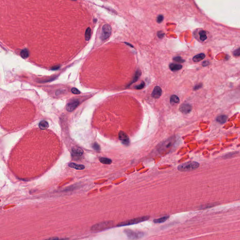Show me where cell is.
I'll use <instances>...</instances> for the list:
<instances>
[{
	"label": "cell",
	"mask_w": 240,
	"mask_h": 240,
	"mask_svg": "<svg viewBox=\"0 0 240 240\" xmlns=\"http://www.w3.org/2000/svg\"><path fill=\"white\" fill-rule=\"evenodd\" d=\"M180 110L183 114H188L191 111L192 106L189 104H183L180 106Z\"/></svg>",
	"instance_id": "obj_9"
},
{
	"label": "cell",
	"mask_w": 240,
	"mask_h": 240,
	"mask_svg": "<svg viewBox=\"0 0 240 240\" xmlns=\"http://www.w3.org/2000/svg\"><path fill=\"white\" fill-rule=\"evenodd\" d=\"M144 86H145V83H144V82H142L141 83H140L139 85L137 86L135 88V89H137V90H141V89L144 88Z\"/></svg>",
	"instance_id": "obj_26"
},
{
	"label": "cell",
	"mask_w": 240,
	"mask_h": 240,
	"mask_svg": "<svg viewBox=\"0 0 240 240\" xmlns=\"http://www.w3.org/2000/svg\"><path fill=\"white\" fill-rule=\"evenodd\" d=\"M72 152L74 155L76 156H80L83 154V150L79 147H74L72 149Z\"/></svg>",
	"instance_id": "obj_12"
},
{
	"label": "cell",
	"mask_w": 240,
	"mask_h": 240,
	"mask_svg": "<svg viewBox=\"0 0 240 240\" xmlns=\"http://www.w3.org/2000/svg\"><path fill=\"white\" fill-rule=\"evenodd\" d=\"M113 221H106L101 222L97 223L94 224L91 228V231L92 232H98L99 231H102L106 230L113 227Z\"/></svg>",
	"instance_id": "obj_1"
},
{
	"label": "cell",
	"mask_w": 240,
	"mask_h": 240,
	"mask_svg": "<svg viewBox=\"0 0 240 240\" xmlns=\"http://www.w3.org/2000/svg\"><path fill=\"white\" fill-rule=\"evenodd\" d=\"M68 166L71 168L78 170H83L85 168V167L83 165L76 164L74 163H71L68 165Z\"/></svg>",
	"instance_id": "obj_15"
},
{
	"label": "cell",
	"mask_w": 240,
	"mask_h": 240,
	"mask_svg": "<svg viewBox=\"0 0 240 240\" xmlns=\"http://www.w3.org/2000/svg\"><path fill=\"white\" fill-rule=\"evenodd\" d=\"M71 91L74 94H80V91L76 88H72L71 89Z\"/></svg>",
	"instance_id": "obj_28"
},
{
	"label": "cell",
	"mask_w": 240,
	"mask_h": 240,
	"mask_svg": "<svg viewBox=\"0 0 240 240\" xmlns=\"http://www.w3.org/2000/svg\"><path fill=\"white\" fill-rule=\"evenodd\" d=\"M21 56L23 58H28L29 56V52L27 49H25L21 51Z\"/></svg>",
	"instance_id": "obj_23"
},
{
	"label": "cell",
	"mask_w": 240,
	"mask_h": 240,
	"mask_svg": "<svg viewBox=\"0 0 240 240\" xmlns=\"http://www.w3.org/2000/svg\"><path fill=\"white\" fill-rule=\"evenodd\" d=\"M210 64V63L208 61H204L202 63V65L203 66H208V65H209Z\"/></svg>",
	"instance_id": "obj_32"
},
{
	"label": "cell",
	"mask_w": 240,
	"mask_h": 240,
	"mask_svg": "<svg viewBox=\"0 0 240 240\" xmlns=\"http://www.w3.org/2000/svg\"><path fill=\"white\" fill-rule=\"evenodd\" d=\"M92 147L95 150H96L97 151H100V146L99 145V144H97V143H94L93 145H92Z\"/></svg>",
	"instance_id": "obj_25"
},
{
	"label": "cell",
	"mask_w": 240,
	"mask_h": 240,
	"mask_svg": "<svg viewBox=\"0 0 240 240\" xmlns=\"http://www.w3.org/2000/svg\"><path fill=\"white\" fill-rule=\"evenodd\" d=\"M157 35L159 37V38H163V37L164 36L165 34L161 31H160L158 33Z\"/></svg>",
	"instance_id": "obj_30"
},
{
	"label": "cell",
	"mask_w": 240,
	"mask_h": 240,
	"mask_svg": "<svg viewBox=\"0 0 240 240\" xmlns=\"http://www.w3.org/2000/svg\"><path fill=\"white\" fill-rule=\"evenodd\" d=\"M164 20V17L162 15H159L157 18V22L158 23H161Z\"/></svg>",
	"instance_id": "obj_27"
},
{
	"label": "cell",
	"mask_w": 240,
	"mask_h": 240,
	"mask_svg": "<svg viewBox=\"0 0 240 240\" xmlns=\"http://www.w3.org/2000/svg\"><path fill=\"white\" fill-rule=\"evenodd\" d=\"M125 43L126 44H127V45H128V46H130V47H131L132 48H133V46H132V45H131V44H129V43H127V42H125Z\"/></svg>",
	"instance_id": "obj_35"
},
{
	"label": "cell",
	"mask_w": 240,
	"mask_h": 240,
	"mask_svg": "<svg viewBox=\"0 0 240 240\" xmlns=\"http://www.w3.org/2000/svg\"><path fill=\"white\" fill-rule=\"evenodd\" d=\"M233 54L235 56H237V57L239 56L240 55V48H238L237 50L235 51L233 53Z\"/></svg>",
	"instance_id": "obj_29"
},
{
	"label": "cell",
	"mask_w": 240,
	"mask_h": 240,
	"mask_svg": "<svg viewBox=\"0 0 240 240\" xmlns=\"http://www.w3.org/2000/svg\"><path fill=\"white\" fill-rule=\"evenodd\" d=\"M124 232L129 240H137L143 237L144 235V233L143 232L136 231L129 229H125Z\"/></svg>",
	"instance_id": "obj_4"
},
{
	"label": "cell",
	"mask_w": 240,
	"mask_h": 240,
	"mask_svg": "<svg viewBox=\"0 0 240 240\" xmlns=\"http://www.w3.org/2000/svg\"><path fill=\"white\" fill-rule=\"evenodd\" d=\"M202 84H201H201H197V85H196V86H195L194 90H198V89L200 88L201 87H202Z\"/></svg>",
	"instance_id": "obj_31"
},
{
	"label": "cell",
	"mask_w": 240,
	"mask_h": 240,
	"mask_svg": "<svg viewBox=\"0 0 240 240\" xmlns=\"http://www.w3.org/2000/svg\"><path fill=\"white\" fill-rule=\"evenodd\" d=\"M169 218V216H164V217L160 218L159 219L153 220V222L155 223H161L164 222L166 221H167Z\"/></svg>",
	"instance_id": "obj_19"
},
{
	"label": "cell",
	"mask_w": 240,
	"mask_h": 240,
	"mask_svg": "<svg viewBox=\"0 0 240 240\" xmlns=\"http://www.w3.org/2000/svg\"><path fill=\"white\" fill-rule=\"evenodd\" d=\"M180 99L179 97L175 95H172L170 98V103L171 104L178 103L179 102Z\"/></svg>",
	"instance_id": "obj_20"
},
{
	"label": "cell",
	"mask_w": 240,
	"mask_h": 240,
	"mask_svg": "<svg viewBox=\"0 0 240 240\" xmlns=\"http://www.w3.org/2000/svg\"><path fill=\"white\" fill-rule=\"evenodd\" d=\"M99 161L104 164L107 165L111 164L112 162L111 159L106 158H100L99 159Z\"/></svg>",
	"instance_id": "obj_21"
},
{
	"label": "cell",
	"mask_w": 240,
	"mask_h": 240,
	"mask_svg": "<svg viewBox=\"0 0 240 240\" xmlns=\"http://www.w3.org/2000/svg\"><path fill=\"white\" fill-rule=\"evenodd\" d=\"M169 68L173 71H179L182 68V66L180 64L176 63H171L169 65Z\"/></svg>",
	"instance_id": "obj_13"
},
{
	"label": "cell",
	"mask_w": 240,
	"mask_h": 240,
	"mask_svg": "<svg viewBox=\"0 0 240 240\" xmlns=\"http://www.w3.org/2000/svg\"><path fill=\"white\" fill-rule=\"evenodd\" d=\"M199 166V164L195 161H189L179 165L178 169L180 171H190L197 168Z\"/></svg>",
	"instance_id": "obj_3"
},
{
	"label": "cell",
	"mask_w": 240,
	"mask_h": 240,
	"mask_svg": "<svg viewBox=\"0 0 240 240\" xmlns=\"http://www.w3.org/2000/svg\"><path fill=\"white\" fill-rule=\"evenodd\" d=\"M91 37V29L90 27L87 28L85 33V39L86 41H89Z\"/></svg>",
	"instance_id": "obj_22"
},
{
	"label": "cell",
	"mask_w": 240,
	"mask_h": 240,
	"mask_svg": "<svg viewBox=\"0 0 240 240\" xmlns=\"http://www.w3.org/2000/svg\"><path fill=\"white\" fill-rule=\"evenodd\" d=\"M150 218L149 216H142V217H140L132 219L131 220H128L126 221H125L123 222L119 223L116 225L117 227H124V226H129V225H134V224H137L139 223L145 221L146 220H149Z\"/></svg>",
	"instance_id": "obj_2"
},
{
	"label": "cell",
	"mask_w": 240,
	"mask_h": 240,
	"mask_svg": "<svg viewBox=\"0 0 240 240\" xmlns=\"http://www.w3.org/2000/svg\"><path fill=\"white\" fill-rule=\"evenodd\" d=\"M44 240H60V239L57 237H53L49 238Z\"/></svg>",
	"instance_id": "obj_33"
},
{
	"label": "cell",
	"mask_w": 240,
	"mask_h": 240,
	"mask_svg": "<svg viewBox=\"0 0 240 240\" xmlns=\"http://www.w3.org/2000/svg\"><path fill=\"white\" fill-rule=\"evenodd\" d=\"M174 138H171L164 142V143L162 144V146L160 148L161 151H164L167 149H169L174 143Z\"/></svg>",
	"instance_id": "obj_8"
},
{
	"label": "cell",
	"mask_w": 240,
	"mask_h": 240,
	"mask_svg": "<svg viewBox=\"0 0 240 240\" xmlns=\"http://www.w3.org/2000/svg\"><path fill=\"white\" fill-rule=\"evenodd\" d=\"M173 60H174V61H176V62H178L179 63H183L184 62V60H183L182 58H181L180 56H176V57H175L174 58H173Z\"/></svg>",
	"instance_id": "obj_24"
},
{
	"label": "cell",
	"mask_w": 240,
	"mask_h": 240,
	"mask_svg": "<svg viewBox=\"0 0 240 240\" xmlns=\"http://www.w3.org/2000/svg\"><path fill=\"white\" fill-rule=\"evenodd\" d=\"M208 34L207 31L202 29H198L195 31L194 35L197 41L203 42L207 40Z\"/></svg>",
	"instance_id": "obj_5"
},
{
	"label": "cell",
	"mask_w": 240,
	"mask_h": 240,
	"mask_svg": "<svg viewBox=\"0 0 240 240\" xmlns=\"http://www.w3.org/2000/svg\"><path fill=\"white\" fill-rule=\"evenodd\" d=\"M141 71H139V70H137V71H136V73H135V75L134 76V78L133 79L132 81L131 82V83L129 84V86L131 85V84H132L133 83H135L136 82H137L138 79L140 78V76H141Z\"/></svg>",
	"instance_id": "obj_18"
},
{
	"label": "cell",
	"mask_w": 240,
	"mask_h": 240,
	"mask_svg": "<svg viewBox=\"0 0 240 240\" xmlns=\"http://www.w3.org/2000/svg\"><path fill=\"white\" fill-rule=\"evenodd\" d=\"M205 57V55L204 53H200L197 55L195 56L193 58V61L194 62H199L202 61Z\"/></svg>",
	"instance_id": "obj_14"
},
{
	"label": "cell",
	"mask_w": 240,
	"mask_h": 240,
	"mask_svg": "<svg viewBox=\"0 0 240 240\" xmlns=\"http://www.w3.org/2000/svg\"><path fill=\"white\" fill-rule=\"evenodd\" d=\"M162 92V91L161 88L159 86H156L155 87L152 92V97L155 99H158L161 95Z\"/></svg>",
	"instance_id": "obj_11"
},
{
	"label": "cell",
	"mask_w": 240,
	"mask_h": 240,
	"mask_svg": "<svg viewBox=\"0 0 240 240\" xmlns=\"http://www.w3.org/2000/svg\"><path fill=\"white\" fill-rule=\"evenodd\" d=\"M39 127L41 129H47L49 127L48 122L45 120H43L40 122L39 123Z\"/></svg>",
	"instance_id": "obj_17"
},
{
	"label": "cell",
	"mask_w": 240,
	"mask_h": 240,
	"mask_svg": "<svg viewBox=\"0 0 240 240\" xmlns=\"http://www.w3.org/2000/svg\"><path fill=\"white\" fill-rule=\"evenodd\" d=\"M60 66H58V65L53 66L51 68V69L53 70V71H56V70H57L59 68H60Z\"/></svg>",
	"instance_id": "obj_34"
},
{
	"label": "cell",
	"mask_w": 240,
	"mask_h": 240,
	"mask_svg": "<svg viewBox=\"0 0 240 240\" xmlns=\"http://www.w3.org/2000/svg\"><path fill=\"white\" fill-rule=\"evenodd\" d=\"M119 139L121 140L122 143L125 145H128L129 144V140L128 136L124 132L120 131L119 133Z\"/></svg>",
	"instance_id": "obj_10"
},
{
	"label": "cell",
	"mask_w": 240,
	"mask_h": 240,
	"mask_svg": "<svg viewBox=\"0 0 240 240\" xmlns=\"http://www.w3.org/2000/svg\"><path fill=\"white\" fill-rule=\"evenodd\" d=\"M79 102L77 99H73L69 102L66 106V109L68 112H72L74 110L76 107L79 106Z\"/></svg>",
	"instance_id": "obj_7"
},
{
	"label": "cell",
	"mask_w": 240,
	"mask_h": 240,
	"mask_svg": "<svg viewBox=\"0 0 240 240\" xmlns=\"http://www.w3.org/2000/svg\"><path fill=\"white\" fill-rule=\"evenodd\" d=\"M111 27L109 25L106 24L104 25L102 30L101 40L102 41H104L109 38L111 34Z\"/></svg>",
	"instance_id": "obj_6"
},
{
	"label": "cell",
	"mask_w": 240,
	"mask_h": 240,
	"mask_svg": "<svg viewBox=\"0 0 240 240\" xmlns=\"http://www.w3.org/2000/svg\"><path fill=\"white\" fill-rule=\"evenodd\" d=\"M228 117L225 115H221L217 118V121L221 124H224L227 121Z\"/></svg>",
	"instance_id": "obj_16"
}]
</instances>
